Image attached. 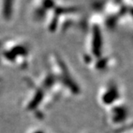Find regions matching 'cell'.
Here are the masks:
<instances>
[{"mask_svg": "<svg viewBox=\"0 0 133 133\" xmlns=\"http://www.w3.org/2000/svg\"><path fill=\"white\" fill-rule=\"evenodd\" d=\"M82 18L83 10L79 6L60 1L51 12L43 26L48 32L55 34L78 26Z\"/></svg>", "mask_w": 133, "mask_h": 133, "instance_id": "1", "label": "cell"}, {"mask_svg": "<svg viewBox=\"0 0 133 133\" xmlns=\"http://www.w3.org/2000/svg\"><path fill=\"white\" fill-rule=\"evenodd\" d=\"M93 12L100 18L103 26L111 30L116 29L128 18L126 9L121 0H99L95 3Z\"/></svg>", "mask_w": 133, "mask_h": 133, "instance_id": "2", "label": "cell"}, {"mask_svg": "<svg viewBox=\"0 0 133 133\" xmlns=\"http://www.w3.org/2000/svg\"><path fill=\"white\" fill-rule=\"evenodd\" d=\"M128 14V18L133 22V0H121Z\"/></svg>", "mask_w": 133, "mask_h": 133, "instance_id": "5", "label": "cell"}, {"mask_svg": "<svg viewBox=\"0 0 133 133\" xmlns=\"http://www.w3.org/2000/svg\"><path fill=\"white\" fill-rule=\"evenodd\" d=\"M21 0H0V20L11 23L16 18Z\"/></svg>", "mask_w": 133, "mask_h": 133, "instance_id": "4", "label": "cell"}, {"mask_svg": "<svg viewBox=\"0 0 133 133\" xmlns=\"http://www.w3.org/2000/svg\"><path fill=\"white\" fill-rule=\"evenodd\" d=\"M60 3V0H31L30 18L39 25H44L51 12Z\"/></svg>", "mask_w": 133, "mask_h": 133, "instance_id": "3", "label": "cell"}]
</instances>
